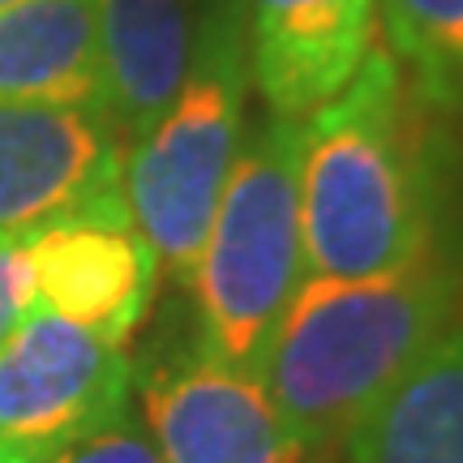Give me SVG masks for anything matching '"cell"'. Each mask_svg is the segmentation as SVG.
Wrapping results in <instances>:
<instances>
[{
	"label": "cell",
	"mask_w": 463,
	"mask_h": 463,
	"mask_svg": "<svg viewBox=\"0 0 463 463\" xmlns=\"http://www.w3.org/2000/svg\"><path fill=\"white\" fill-rule=\"evenodd\" d=\"M300 236L309 275L369 279L433 253V181L403 69L369 48L352 82L300 120Z\"/></svg>",
	"instance_id": "6da1fadb"
},
{
	"label": "cell",
	"mask_w": 463,
	"mask_h": 463,
	"mask_svg": "<svg viewBox=\"0 0 463 463\" xmlns=\"http://www.w3.org/2000/svg\"><path fill=\"white\" fill-rule=\"evenodd\" d=\"M463 275L438 249L420 262L369 275H305L258 364L283 420L326 450L455 326Z\"/></svg>",
	"instance_id": "7a4b0ae2"
},
{
	"label": "cell",
	"mask_w": 463,
	"mask_h": 463,
	"mask_svg": "<svg viewBox=\"0 0 463 463\" xmlns=\"http://www.w3.org/2000/svg\"><path fill=\"white\" fill-rule=\"evenodd\" d=\"M305 275L300 120L266 112L241 142L189 279L198 344L258 378L266 344Z\"/></svg>",
	"instance_id": "3957f363"
},
{
	"label": "cell",
	"mask_w": 463,
	"mask_h": 463,
	"mask_svg": "<svg viewBox=\"0 0 463 463\" xmlns=\"http://www.w3.org/2000/svg\"><path fill=\"white\" fill-rule=\"evenodd\" d=\"M245 14H202L194 65L176 99L137 142L125 146L120 194L137 232L150 241L159 270L189 288L202 241L245 142L249 99Z\"/></svg>",
	"instance_id": "277c9868"
},
{
	"label": "cell",
	"mask_w": 463,
	"mask_h": 463,
	"mask_svg": "<svg viewBox=\"0 0 463 463\" xmlns=\"http://www.w3.org/2000/svg\"><path fill=\"white\" fill-rule=\"evenodd\" d=\"M125 344L34 305L0 344V463H52L133 395Z\"/></svg>",
	"instance_id": "5b68a950"
},
{
	"label": "cell",
	"mask_w": 463,
	"mask_h": 463,
	"mask_svg": "<svg viewBox=\"0 0 463 463\" xmlns=\"http://www.w3.org/2000/svg\"><path fill=\"white\" fill-rule=\"evenodd\" d=\"M133 386L164 463H322V450L283 420L262 382L202 344L150 361Z\"/></svg>",
	"instance_id": "8992f818"
},
{
	"label": "cell",
	"mask_w": 463,
	"mask_h": 463,
	"mask_svg": "<svg viewBox=\"0 0 463 463\" xmlns=\"http://www.w3.org/2000/svg\"><path fill=\"white\" fill-rule=\"evenodd\" d=\"M120 167L125 142L103 108L0 103V245H26L120 194Z\"/></svg>",
	"instance_id": "52a82bcc"
},
{
	"label": "cell",
	"mask_w": 463,
	"mask_h": 463,
	"mask_svg": "<svg viewBox=\"0 0 463 463\" xmlns=\"http://www.w3.org/2000/svg\"><path fill=\"white\" fill-rule=\"evenodd\" d=\"M34 305L125 344L150 309L159 258L137 232L125 194H108L90 211L52 223L26 241Z\"/></svg>",
	"instance_id": "ba28073f"
},
{
	"label": "cell",
	"mask_w": 463,
	"mask_h": 463,
	"mask_svg": "<svg viewBox=\"0 0 463 463\" xmlns=\"http://www.w3.org/2000/svg\"><path fill=\"white\" fill-rule=\"evenodd\" d=\"M378 0H245L249 86L270 116L331 103L373 48Z\"/></svg>",
	"instance_id": "9c48e42d"
},
{
	"label": "cell",
	"mask_w": 463,
	"mask_h": 463,
	"mask_svg": "<svg viewBox=\"0 0 463 463\" xmlns=\"http://www.w3.org/2000/svg\"><path fill=\"white\" fill-rule=\"evenodd\" d=\"M202 31L198 0H95L99 99L129 146L176 99Z\"/></svg>",
	"instance_id": "30bf717a"
},
{
	"label": "cell",
	"mask_w": 463,
	"mask_h": 463,
	"mask_svg": "<svg viewBox=\"0 0 463 463\" xmlns=\"http://www.w3.org/2000/svg\"><path fill=\"white\" fill-rule=\"evenodd\" d=\"M347 463H463V326H450L344 438Z\"/></svg>",
	"instance_id": "8fae6325"
},
{
	"label": "cell",
	"mask_w": 463,
	"mask_h": 463,
	"mask_svg": "<svg viewBox=\"0 0 463 463\" xmlns=\"http://www.w3.org/2000/svg\"><path fill=\"white\" fill-rule=\"evenodd\" d=\"M0 103L103 108L95 0H26L0 14Z\"/></svg>",
	"instance_id": "7c38bea8"
},
{
	"label": "cell",
	"mask_w": 463,
	"mask_h": 463,
	"mask_svg": "<svg viewBox=\"0 0 463 463\" xmlns=\"http://www.w3.org/2000/svg\"><path fill=\"white\" fill-rule=\"evenodd\" d=\"M386 52L412 86L463 116V0H378Z\"/></svg>",
	"instance_id": "4fadbf2b"
},
{
	"label": "cell",
	"mask_w": 463,
	"mask_h": 463,
	"mask_svg": "<svg viewBox=\"0 0 463 463\" xmlns=\"http://www.w3.org/2000/svg\"><path fill=\"white\" fill-rule=\"evenodd\" d=\"M52 463H164L159 447L150 438L142 412L125 403L120 412L99 420L95 430H86L78 442H69Z\"/></svg>",
	"instance_id": "5bb4252c"
},
{
	"label": "cell",
	"mask_w": 463,
	"mask_h": 463,
	"mask_svg": "<svg viewBox=\"0 0 463 463\" xmlns=\"http://www.w3.org/2000/svg\"><path fill=\"white\" fill-rule=\"evenodd\" d=\"M34 309V275L26 245H0V344Z\"/></svg>",
	"instance_id": "9a60e30c"
},
{
	"label": "cell",
	"mask_w": 463,
	"mask_h": 463,
	"mask_svg": "<svg viewBox=\"0 0 463 463\" xmlns=\"http://www.w3.org/2000/svg\"><path fill=\"white\" fill-rule=\"evenodd\" d=\"M211 9H236V14H245V0H202V14H211Z\"/></svg>",
	"instance_id": "2e32d148"
},
{
	"label": "cell",
	"mask_w": 463,
	"mask_h": 463,
	"mask_svg": "<svg viewBox=\"0 0 463 463\" xmlns=\"http://www.w3.org/2000/svg\"><path fill=\"white\" fill-rule=\"evenodd\" d=\"M14 5H26V0H0V14H5V9H14Z\"/></svg>",
	"instance_id": "e0dca14e"
}]
</instances>
